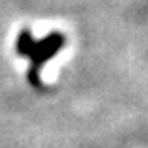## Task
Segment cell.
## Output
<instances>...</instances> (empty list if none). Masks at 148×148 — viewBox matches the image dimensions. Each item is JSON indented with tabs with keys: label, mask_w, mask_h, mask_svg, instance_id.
Returning a JSON list of instances; mask_svg holds the SVG:
<instances>
[{
	"label": "cell",
	"mask_w": 148,
	"mask_h": 148,
	"mask_svg": "<svg viewBox=\"0 0 148 148\" xmlns=\"http://www.w3.org/2000/svg\"><path fill=\"white\" fill-rule=\"evenodd\" d=\"M65 45V37L61 34H50L45 39L35 41L34 35L28 30L21 32L17 39V52L21 56H26L30 59V69H28V82L32 85L41 89V80H39V71L48 59L56 56Z\"/></svg>",
	"instance_id": "cell-1"
}]
</instances>
